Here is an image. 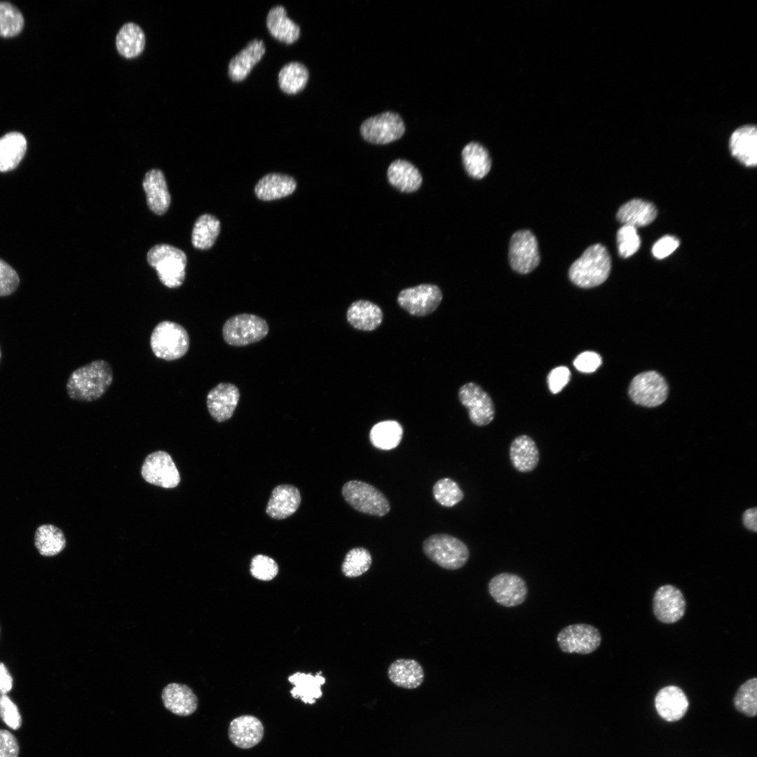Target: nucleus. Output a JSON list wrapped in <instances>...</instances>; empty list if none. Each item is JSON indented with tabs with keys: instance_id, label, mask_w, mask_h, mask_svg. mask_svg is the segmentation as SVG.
<instances>
[{
	"instance_id": "1",
	"label": "nucleus",
	"mask_w": 757,
	"mask_h": 757,
	"mask_svg": "<svg viewBox=\"0 0 757 757\" xmlns=\"http://www.w3.org/2000/svg\"><path fill=\"white\" fill-rule=\"evenodd\" d=\"M113 378V370L108 362L93 360L71 372L66 384L67 392L71 400L93 402L104 395Z\"/></svg>"
},
{
	"instance_id": "2",
	"label": "nucleus",
	"mask_w": 757,
	"mask_h": 757,
	"mask_svg": "<svg viewBox=\"0 0 757 757\" xmlns=\"http://www.w3.org/2000/svg\"><path fill=\"white\" fill-rule=\"evenodd\" d=\"M611 268V257L606 248L597 243L587 247L571 266L570 280L582 288H592L604 282Z\"/></svg>"
},
{
	"instance_id": "3",
	"label": "nucleus",
	"mask_w": 757,
	"mask_h": 757,
	"mask_svg": "<svg viewBox=\"0 0 757 757\" xmlns=\"http://www.w3.org/2000/svg\"><path fill=\"white\" fill-rule=\"evenodd\" d=\"M146 259L165 286L177 288L183 284L187 258L182 250L168 244L156 245L148 251Z\"/></svg>"
},
{
	"instance_id": "4",
	"label": "nucleus",
	"mask_w": 757,
	"mask_h": 757,
	"mask_svg": "<svg viewBox=\"0 0 757 757\" xmlns=\"http://www.w3.org/2000/svg\"><path fill=\"white\" fill-rule=\"evenodd\" d=\"M190 339L181 325L164 320L158 323L150 336L151 350L157 357L172 361L184 356L189 350Z\"/></svg>"
},
{
	"instance_id": "5",
	"label": "nucleus",
	"mask_w": 757,
	"mask_h": 757,
	"mask_svg": "<svg viewBox=\"0 0 757 757\" xmlns=\"http://www.w3.org/2000/svg\"><path fill=\"white\" fill-rule=\"evenodd\" d=\"M423 551L430 560L447 570L462 568L470 557L469 550L463 541L444 533L427 538L423 543Z\"/></svg>"
},
{
	"instance_id": "6",
	"label": "nucleus",
	"mask_w": 757,
	"mask_h": 757,
	"mask_svg": "<svg viewBox=\"0 0 757 757\" xmlns=\"http://www.w3.org/2000/svg\"><path fill=\"white\" fill-rule=\"evenodd\" d=\"M341 493L345 500L360 512L383 517L390 510L389 501L385 495L367 482L348 481L343 486Z\"/></svg>"
},
{
	"instance_id": "7",
	"label": "nucleus",
	"mask_w": 757,
	"mask_h": 757,
	"mask_svg": "<svg viewBox=\"0 0 757 757\" xmlns=\"http://www.w3.org/2000/svg\"><path fill=\"white\" fill-rule=\"evenodd\" d=\"M268 331V325L264 318L248 313L231 317L222 327L224 340L233 346H244L258 342L266 337Z\"/></svg>"
},
{
	"instance_id": "8",
	"label": "nucleus",
	"mask_w": 757,
	"mask_h": 757,
	"mask_svg": "<svg viewBox=\"0 0 757 757\" xmlns=\"http://www.w3.org/2000/svg\"><path fill=\"white\" fill-rule=\"evenodd\" d=\"M405 131L402 117L393 111H385L364 120L360 134L367 142L386 144L400 139Z\"/></svg>"
},
{
	"instance_id": "9",
	"label": "nucleus",
	"mask_w": 757,
	"mask_h": 757,
	"mask_svg": "<svg viewBox=\"0 0 757 757\" xmlns=\"http://www.w3.org/2000/svg\"><path fill=\"white\" fill-rule=\"evenodd\" d=\"M629 395L636 404L655 407L662 404L668 395V386L664 378L655 371L636 375L632 381Z\"/></svg>"
},
{
	"instance_id": "10",
	"label": "nucleus",
	"mask_w": 757,
	"mask_h": 757,
	"mask_svg": "<svg viewBox=\"0 0 757 757\" xmlns=\"http://www.w3.org/2000/svg\"><path fill=\"white\" fill-rule=\"evenodd\" d=\"M557 642L564 653L587 655L599 647L601 636L594 626L578 623L563 628L557 634Z\"/></svg>"
},
{
	"instance_id": "11",
	"label": "nucleus",
	"mask_w": 757,
	"mask_h": 757,
	"mask_svg": "<svg viewBox=\"0 0 757 757\" xmlns=\"http://www.w3.org/2000/svg\"><path fill=\"white\" fill-rule=\"evenodd\" d=\"M509 260L516 272L526 274L533 271L540 263L538 241L529 230L515 232L510 242Z\"/></svg>"
},
{
	"instance_id": "12",
	"label": "nucleus",
	"mask_w": 757,
	"mask_h": 757,
	"mask_svg": "<svg viewBox=\"0 0 757 757\" xmlns=\"http://www.w3.org/2000/svg\"><path fill=\"white\" fill-rule=\"evenodd\" d=\"M141 474L146 482L165 489L175 488L180 482V475L172 457L164 451L149 454L142 464Z\"/></svg>"
},
{
	"instance_id": "13",
	"label": "nucleus",
	"mask_w": 757,
	"mask_h": 757,
	"mask_svg": "<svg viewBox=\"0 0 757 757\" xmlns=\"http://www.w3.org/2000/svg\"><path fill=\"white\" fill-rule=\"evenodd\" d=\"M442 300L441 289L435 285L423 284L402 290L398 304L409 314L425 316L435 311Z\"/></svg>"
},
{
	"instance_id": "14",
	"label": "nucleus",
	"mask_w": 757,
	"mask_h": 757,
	"mask_svg": "<svg viewBox=\"0 0 757 757\" xmlns=\"http://www.w3.org/2000/svg\"><path fill=\"white\" fill-rule=\"evenodd\" d=\"M461 404L468 409L470 420L478 426L489 424L493 419L495 408L489 394L475 383L462 386L458 391Z\"/></svg>"
},
{
	"instance_id": "15",
	"label": "nucleus",
	"mask_w": 757,
	"mask_h": 757,
	"mask_svg": "<svg viewBox=\"0 0 757 757\" xmlns=\"http://www.w3.org/2000/svg\"><path fill=\"white\" fill-rule=\"evenodd\" d=\"M488 589L491 597L505 607L521 604L528 594V588L524 579L517 575L508 573H499L492 578L489 582Z\"/></svg>"
},
{
	"instance_id": "16",
	"label": "nucleus",
	"mask_w": 757,
	"mask_h": 757,
	"mask_svg": "<svg viewBox=\"0 0 757 757\" xmlns=\"http://www.w3.org/2000/svg\"><path fill=\"white\" fill-rule=\"evenodd\" d=\"M686 608L683 593L672 585H662L654 594L653 613L663 623L672 624L680 620L685 614Z\"/></svg>"
},
{
	"instance_id": "17",
	"label": "nucleus",
	"mask_w": 757,
	"mask_h": 757,
	"mask_svg": "<svg viewBox=\"0 0 757 757\" xmlns=\"http://www.w3.org/2000/svg\"><path fill=\"white\" fill-rule=\"evenodd\" d=\"M240 391L230 383H220L207 395V407L211 416L217 422L229 420L238 405Z\"/></svg>"
},
{
	"instance_id": "18",
	"label": "nucleus",
	"mask_w": 757,
	"mask_h": 757,
	"mask_svg": "<svg viewBox=\"0 0 757 757\" xmlns=\"http://www.w3.org/2000/svg\"><path fill=\"white\" fill-rule=\"evenodd\" d=\"M731 154L739 162L747 167H756L757 164V128L756 125L746 124L737 128L729 140Z\"/></svg>"
},
{
	"instance_id": "19",
	"label": "nucleus",
	"mask_w": 757,
	"mask_h": 757,
	"mask_svg": "<svg viewBox=\"0 0 757 757\" xmlns=\"http://www.w3.org/2000/svg\"><path fill=\"white\" fill-rule=\"evenodd\" d=\"M262 723L257 717L243 715L234 718L229 727V738L237 747L250 749L258 744L264 737Z\"/></svg>"
},
{
	"instance_id": "20",
	"label": "nucleus",
	"mask_w": 757,
	"mask_h": 757,
	"mask_svg": "<svg viewBox=\"0 0 757 757\" xmlns=\"http://www.w3.org/2000/svg\"><path fill=\"white\" fill-rule=\"evenodd\" d=\"M655 709L664 720L674 722L686 714L689 702L684 692L678 686H668L661 688L655 698Z\"/></svg>"
},
{
	"instance_id": "21",
	"label": "nucleus",
	"mask_w": 757,
	"mask_h": 757,
	"mask_svg": "<svg viewBox=\"0 0 757 757\" xmlns=\"http://www.w3.org/2000/svg\"><path fill=\"white\" fill-rule=\"evenodd\" d=\"M142 186L149 208L158 215L165 214L171 201L166 180L159 169H151L144 175Z\"/></svg>"
},
{
	"instance_id": "22",
	"label": "nucleus",
	"mask_w": 757,
	"mask_h": 757,
	"mask_svg": "<svg viewBox=\"0 0 757 757\" xmlns=\"http://www.w3.org/2000/svg\"><path fill=\"white\" fill-rule=\"evenodd\" d=\"M161 697L165 707L177 716H190L198 707L196 695L185 684H168L163 689Z\"/></svg>"
},
{
	"instance_id": "23",
	"label": "nucleus",
	"mask_w": 757,
	"mask_h": 757,
	"mask_svg": "<svg viewBox=\"0 0 757 757\" xmlns=\"http://www.w3.org/2000/svg\"><path fill=\"white\" fill-rule=\"evenodd\" d=\"M266 51L262 40L253 39L234 56L229 64L228 74L234 82L244 80L261 60Z\"/></svg>"
},
{
	"instance_id": "24",
	"label": "nucleus",
	"mask_w": 757,
	"mask_h": 757,
	"mask_svg": "<svg viewBox=\"0 0 757 757\" xmlns=\"http://www.w3.org/2000/svg\"><path fill=\"white\" fill-rule=\"evenodd\" d=\"M301 503L299 489L282 484L275 487L266 506V512L271 518L283 519L293 514Z\"/></svg>"
},
{
	"instance_id": "25",
	"label": "nucleus",
	"mask_w": 757,
	"mask_h": 757,
	"mask_svg": "<svg viewBox=\"0 0 757 757\" xmlns=\"http://www.w3.org/2000/svg\"><path fill=\"white\" fill-rule=\"evenodd\" d=\"M295 179L288 175L268 173L256 184L254 193L257 198L271 201L291 195L296 188Z\"/></svg>"
},
{
	"instance_id": "26",
	"label": "nucleus",
	"mask_w": 757,
	"mask_h": 757,
	"mask_svg": "<svg viewBox=\"0 0 757 757\" xmlns=\"http://www.w3.org/2000/svg\"><path fill=\"white\" fill-rule=\"evenodd\" d=\"M390 681L396 686L416 689L425 678L422 666L415 660L400 658L393 662L388 669Z\"/></svg>"
},
{
	"instance_id": "27",
	"label": "nucleus",
	"mask_w": 757,
	"mask_h": 757,
	"mask_svg": "<svg viewBox=\"0 0 757 757\" xmlns=\"http://www.w3.org/2000/svg\"><path fill=\"white\" fill-rule=\"evenodd\" d=\"M510 458L512 466L519 472H530L538 465L539 450L535 441L526 435L516 437L510 446Z\"/></svg>"
},
{
	"instance_id": "28",
	"label": "nucleus",
	"mask_w": 757,
	"mask_h": 757,
	"mask_svg": "<svg viewBox=\"0 0 757 757\" xmlns=\"http://www.w3.org/2000/svg\"><path fill=\"white\" fill-rule=\"evenodd\" d=\"M346 318L354 328L373 331L381 324L383 312L378 306L369 301L357 300L348 308Z\"/></svg>"
},
{
	"instance_id": "29",
	"label": "nucleus",
	"mask_w": 757,
	"mask_h": 757,
	"mask_svg": "<svg viewBox=\"0 0 757 757\" xmlns=\"http://www.w3.org/2000/svg\"><path fill=\"white\" fill-rule=\"evenodd\" d=\"M657 214V209L652 203L635 198L625 203L619 208L617 219L623 225L636 229L652 223Z\"/></svg>"
},
{
	"instance_id": "30",
	"label": "nucleus",
	"mask_w": 757,
	"mask_h": 757,
	"mask_svg": "<svg viewBox=\"0 0 757 757\" xmlns=\"http://www.w3.org/2000/svg\"><path fill=\"white\" fill-rule=\"evenodd\" d=\"M266 27L275 39L286 44L294 43L300 36L299 26L287 16L282 6H274L269 11Z\"/></svg>"
},
{
	"instance_id": "31",
	"label": "nucleus",
	"mask_w": 757,
	"mask_h": 757,
	"mask_svg": "<svg viewBox=\"0 0 757 757\" xmlns=\"http://www.w3.org/2000/svg\"><path fill=\"white\" fill-rule=\"evenodd\" d=\"M387 175L390 184L402 192H414L420 188L422 183L419 170L412 163L403 159L391 163Z\"/></svg>"
},
{
	"instance_id": "32",
	"label": "nucleus",
	"mask_w": 757,
	"mask_h": 757,
	"mask_svg": "<svg viewBox=\"0 0 757 757\" xmlns=\"http://www.w3.org/2000/svg\"><path fill=\"white\" fill-rule=\"evenodd\" d=\"M27 150V140L18 132H11L0 138V172L15 168Z\"/></svg>"
},
{
	"instance_id": "33",
	"label": "nucleus",
	"mask_w": 757,
	"mask_h": 757,
	"mask_svg": "<svg viewBox=\"0 0 757 757\" xmlns=\"http://www.w3.org/2000/svg\"><path fill=\"white\" fill-rule=\"evenodd\" d=\"M288 680L294 686L290 691L292 696L295 699L300 698L306 704H314L315 700L322 695L321 686L325 683V678L321 671L315 676L311 673L296 672L289 676Z\"/></svg>"
},
{
	"instance_id": "34",
	"label": "nucleus",
	"mask_w": 757,
	"mask_h": 757,
	"mask_svg": "<svg viewBox=\"0 0 757 757\" xmlns=\"http://www.w3.org/2000/svg\"><path fill=\"white\" fill-rule=\"evenodd\" d=\"M462 161L467 173L474 179H482L489 172L491 159L486 149L481 144L471 142L462 150Z\"/></svg>"
},
{
	"instance_id": "35",
	"label": "nucleus",
	"mask_w": 757,
	"mask_h": 757,
	"mask_svg": "<svg viewBox=\"0 0 757 757\" xmlns=\"http://www.w3.org/2000/svg\"><path fill=\"white\" fill-rule=\"evenodd\" d=\"M34 539L35 547L39 553L44 557H53L60 554L67 544L63 531L52 524L39 526L35 531Z\"/></svg>"
},
{
	"instance_id": "36",
	"label": "nucleus",
	"mask_w": 757,
	"mask_h": 757,
	"mask_svg": "<svg viewBox=\"0 0 757 757\" xmlns=\"http://www.w3.org/2000/svg\"><path fill=\"white\" fill-rule=\"evenodd\" d=\"M145 35L142 28L134 22H127L119 29L116 37L118 52L126 58L138 56L144 50Z\"/></svg>"
},
{
	"instance_id": "37",
	"label": "nucleus",
	"mask_w": 757,
	"mask_h": 757,
	"mask_svg": "<svg viewBox=\"0 0 757 757\" xmlns=\"http://www.w3.org/2000/svg\"><path fill=\"white\" fill-rule=\"evenodd\" d=\"M221 229L219 220L214 215L204 214L195 221L192 233L193 246L201 250L211 248L214 244Z\"/></svg>"
},
{
	"instance_id": "38",
	"label": "nucleus",
	"mask_w": 757,
	"mask_h": 757,
	"mask_svg": "<svg viewBox=\"0 0 757 757\" xmlns=\"http://www.w3.org/2000/svg\"><path fill=\"white\" fill-rule=\"evenodd\" d=\"M402 436V426L393 420L383 421L375 424L369 432V439L372 445L382 450L397 447Z\"/></svg>"
},
{
	"instance_id": "39",
	"label": "nucleus",
	"mask_w": 757,
	"mask_h": 757,
	"mask_svg": "<svg viewBox=\"0 0 757 757\" xmlns=\"http://www.w3.org/2000/svg\"><path fill=\"white\" fill-rule=\"evenodd\" d=\"M308 78V70L304 64L299 62H292L280 69L278 81L284 93L294 95L304 89Z\"/></svg>"
},
{
	"instance_id": "40",
	"label": "nucleus",
	"mask_w": 757,
	"mask_h": 757,
	"mask_svg": "<svg viewBox=\"0 0 757 757\" xmlns=\"http://www.w3.org/2000/svg\"><path fill=\"white\" fill-rule=\"evenodd\" d=\"M371 564L372 558L368 550L362 547H355L346 554L341 571L347 578H357L365 573Z\"/></svg>"
},
{
	"instance_id": "41",
	"label": "nucleus",
	"mask_w": 757,
	"mask_h": 757,
	"mask_svg": "<svg viewBox=\"0 0 757 757\" xmlns=\"http://www.w3.org/2000/svg\"><path fill=\"white\" fill-rule=\"evenodd\" d=\"M24 18L20 10L8 1H0V36L13 37L21 32Z\"/></svg>"
},
{
	"instance_id": "42",
	"label": "nucleus",
	"mask_w": 757,
	"mask_h": 757,
	"mask_svg": "<svg viewBox=\"0 0 757 757\" xmlns=\"http://www.w3.org/2000/svg\"><path fill=\"white\" fill-rule=\"evenodd\" d=\"M735 709L742 714L753 717L757 709V678H749L738 688L735 697Z\"/></svg>"
},
{
	"instance_id": "43",
	"label": "nucleus",
	"mask_w": 757,
	"mask_h": 757,
	"mask_svg": "<svg viewBox=\"0 0 757 757\" xmlns=\"http://www.w3.org/2000/svg\"><path fill=\"white\" fill-rule=\"evenodd\" d=\"M435 499L442 506L452 507L461 501L464 497L458 484L450 478L439 479L433 486Z\"/></svg>"
},
{
	"instance_id": "44",
	"label": "nucleus",
	"mask_w": 757,
	"mask_h": 757,
	"mask_svg": "<svg viewBox=\"0 0 757 757\" xmlns=\"http://www.w3.org/2000/svg\"><path fill=\"white\" fill-rule=\"evenodd\" d=\"M617 244L618 253L621 257L628 258L635 254L641 245L636 229L623 225L618 231Z\"/></svg>"
},
{
	"instance_id": "45",
	"label": "nucleus",
	"mask_w": 757,
	"mask_h": 757,
	"mask_svg": "<svg viewBox=\"0 0 757 757\" xmlns=\"http://www.w3.org/2000/svg\"><path fill=\"white\" fill-rule=\"evenodd\" d=\"M278 572L277 563L272 558L257 554L254 556L250 564V573L252 576L258 580L268 581L274 578Z\"/></svg>"
},
{
	"instance_id": "46",
	"label": "nucleus",
	"mask_w": 757,
	"mask_h": 757,
	"mask_svg": "<svg viewBox=\"0 0 757 757\" xmlns=\"http://www.w3.org/2000/svg\"><path fill=\"white\" fill-rule=\"evenodd\" d=\"M0 718L13 730L21 727L22 717L19 709L7 695H0Z\"/></svg>"
},
{
	"instance_id": "47",
	"label": "nucleus",
	"mask_w": 757,
	"mask_h": 757,
	"mask_svg": "<svg viewBox=\"0 0 757 757\" xmlns=\"http://www.w3.org/2000/svg\"><path fill=\"white\" fill-rule=\"evenodd\" d=\"M19 285L20 278L17 272L0 259V297L12 294Z\"/></svg>"
},
{
	"instance_id": "48",
	"label": "nucleus",
	"mask_w": 757,
	"mask_h": 757,
	"mask_svg": "<svg viewBox=\"0 0 757 757\" xmlns=\"http://www.w3.org/2000/svg\"><path fill=\"white\" fill-rule=\"evenodd\" d=\"M601 357L593 351H585L579 354L573 361L577 370L583 373L595 371L601 364Z\"/></svg>"
},
{
	"instance_id": "49",
	"label": "nucleus",
	"mask_w": 757,
	"mask_h": 757,
	"mask_svg": "<svg viewBox=\"0 0 757 757\" xmlns=\"http://www.w3.org/2000/svg\"><path fill=\"white\" fill-rule=\"evenodd\" d=\"M571 378V372L568 367L560 366L553 369L547 376L550 390L554 393L560 392Z\"/></svg>"
},
{
	"instance_id": "50",
	"label": "nucleus",
	"mask_w": 757,
	"mask_h": 757,
	"mask_svg": "<svg viewBox=\"0 0 757 757\" xmlns=\"http://www.w3.org/2000/svg\"><path fill=\"white\" fill-rule=\"evenodd\" d=\"M679 240L676 237L664 236L653 245L652 253L657 259H664L674 252L679 246Z\"/></svg>"
},
{
	"instance_id": "51",
	"label": "nucleus",
	"mask_w": 757,
	"mask_h": 757,
	"mask_svg": "<svg viewBox=\"0 0 757 757\" xmlns=\"http://www.w3.org/2000/svg\"><path fill=\"white\" fill-rule=\"evenodd\" d=\"M19 744L8 730L0 729V757H18Z\"/></svg>"
},
{
	"instance_id": "52",
	"label": "nucleus",
	"mask_w": 757,
	"mask_h": 757,
	"mask_svg": "<svg viewBox=\"0 0 757 757\" xmlns=\"http://www.w3.org/2000/svg\"><path fill=\"white\" fill-rule=\"evenodd\" d=\"M13 688V678L6 665L0 662V695H6Z\"/></svg>"
},
{
	"instance_id": "53",
	"label": "nucleus",
	"mask_w": 757,
	"mask_h": 757,
	"mask_svg": "<svg viewBox=\"0 0 757 757\" xmlns=\"http://www.w3.org/2000/svg\"><path fill=\"white\" fill-rule=\"evenodd\" d=\"M756 517L757 509L756 507L746 510L743 514V523L745 527L751 531L756 532Z\"/></svg>"
},
{
	"instance_id": "54",
	"label": "nucleus",
	"mask_w": 757,
	"mask_h": 757,
	"mask_svg": "<svg viewBox=\"0 0 757 757\" xmlns=\"http://www.w3.org/2000/svg\"><path fill=\"white\" fill-rule=\"evenodd\" d=\"M1 348H0V360H1Z\"/></svg>"
}]
</instances>
